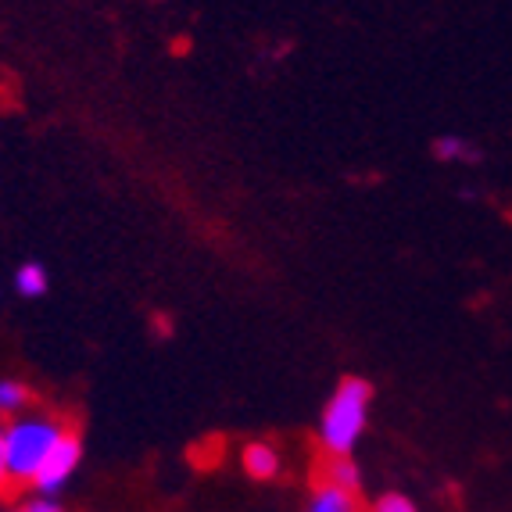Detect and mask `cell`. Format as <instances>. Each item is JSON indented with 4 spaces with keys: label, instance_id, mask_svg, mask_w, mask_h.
<instances>
[{
    "label": "cell",
    "instance_id": "8",
    "mask_svg": "<svg viewBox=\"0 0 512 512\" xmlns=\"http://www.w3.org/2000/svg\"><path fill=\"white\" fill-rule=\"evenodd\" d=\"M15 291L22 294V298H43V294L51 291V273L43 269L40 262H26V265H18V273H15Z\"/></svg>",
    "mask_w": 512,
    "mask_h": 512
},
{
    "label": "cell",
    "instance_id": "2",
    "mask_svg": "<svg viewBox=\"0 0 512 512\" xmlns=\"http://www.w3.org/2000/svg\"><path fill=\"white\" fill-rule=\"evenodd\" d=\"M69 423L54 412H22L4 427V455H8V484L29 491L51 448L69 434Z\"/></svg>",
    "mask_w": 512,
    "mask_h": 512
},
{
    "label": "cell",
    "instance_id": "10",
    "mask_svg": "<svg viewBox=\"0 0 512 512\" xmlns=\"http://www.w3.org/2000/svg\"><path fill=\"white\" fill-rule=\"evenodd\" d=\"M366 512H419V505L405 491H384L366 505Z\"/></svg>",
    "mask_w": 512,
    "mask_h": 512
},
{
    "label": "cell",
    "instance_id": "12",
    "mask_svg": "<svg viewBox=\"0 0 512 512\" xmlns=\"http://www.w3.org/2000/svg\"><path fill=\"white\" fill-rule=\"evenodd\" d=\"M8 455H4V427H0V491H8Z\"/></svg>",
    "mask_w": 512,
    "mask_h": 512
},
{
    "label": "cell",
    "instance_id": "4",
    "mask_svg": "<svg viewBox=\"0 0 512 512\" xmlns=\"http://www.w3.org/2000/svg\"><path fill=\"white\" fill-rule=\"evenodd\" d=\"M301 512H366V502H362V491H348V487L316 477Z\"/></svg>",
    "mask_w": 512,
    "mask_h": 512
},
{
    "label": "cell",
    "instance_id": "9",
    "mask_svg": "<svg viewBox=\"0 0 512 512\" xmlns=\"http://www.w3.org/2000/svg\"><path fill=\"white\" fill-rule=\"evenodd\" d=\"M319 477L330 480V484L348 487V491H362V470L351 455H344V459H326L323 470H319Z\"/></svg>",
    "mask_w": 512,
    "mask_h": 512
},
{
    "label": "cell",
    "instance_id": "1",
    "mask_svg": "<svg viewBox=\"0 0 512 512\" xmlns=\"http://www.w3.org/2000/svg\"><path fill=\"white\" fill-rule=\"evenodd\" d=\"M369 409H373V384L366 376H344L333 387L330 402L323 405V416H319V448L326 459L355 455L369 427Z\"/></svg>",
    "mask_w": 512,
    "mask_h": 512
},
{
    "label": "cell",
    "instance_id": "13",
    "mask_svg": "<svg viewBox=\"0 0 512 512\" xmlns=\"http://www.w3.org/2000/svg\"><path fill=\"white\" fill-rule=\"evenodd\" d=\"M11 512H22V509H11Z\"/></svg>",
    "mask_w": 512,
    "mask_h": 512
},
{
    "label": "cell",
    "instance_id": "11",
    "mask_svg": "<svg viewBox=\"0 0 512 512\" xmlns=\"http://www.w3.org/2000/svg\"><path fill=\"white\" fill-rule=\"evenodd\" d=\"M22 512H65V505H61V498L58 495H29L26 502L18 505Z\"/></svg>",
    "mask_w": 512,
    "mask_h": 512
},
{
    "label": "cell",
    "instance_id": "7",
    "mask_svg": "<svg viewBox=\"0 0 512 512\" xmlns=\"http://www.w3.org/2000/svg\"><path fill=\"white\" fill-rule=\"evenodd\" d=\"M33 405V391H29L22 380H15V376H4L0 380V416H22V412Z\"/></svg>",
    "mask_w": 512,
    "mask_h": 512
},
{
    "label": "cell",
    "instance_id": "5",
    "mask_svg": "<svg viewBox=\"0 0 512 512\" xmlns=\"http://www.w3.org/2000/svg\"><path fill=\"white\" fill-rule=\"evenodd\" d=\"M240 470L255 484H273L283 477V452L273 441H248L240 448Z\"/></svg>",
    "mask_w": 512,
    "mask_h": 512
},
{
    "label": "cell",
    "instance_id": "3",
    "mask_svg": "<svg viewBox=\"0 0 512 512\" xmlns=\"http://www.w3.org/2000/svg\"><path fill=\"white\" fill-rule=\"evenodd\" d=\"M79 466H83V437H79L76 430H69V434L61 437V441L51 448V455L43 459L40 473H36V480H33L29 491L61 498V491L72 484V477L79 473Z\"/></svg>",
    "mask_w": 512,
    "mask_h": 512
},
{
    "label": "cell",
    "instance_id": "6",
    "mask_svg": "<svg viewBox=\"0 0 512 512\" xmlns=\"http://www.w3.org/2000/svg\"><path fill=\"white\" fill-rule=\"evenodd\" d=\"M430 154L434 162L441 165H480L484 162V151H480L473 140L459 137V133H441V137L430 140Z\"/></svg>",
    "mask_w": 512,
    "mask_h": 512
}]
</instances>
